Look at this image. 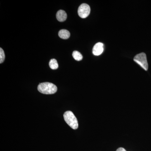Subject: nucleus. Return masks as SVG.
I'll return each mask as SVG.
<instances>
[{
  "mask_svg": "<svg viewBox=\"0 0 151 151\" xmlns=\"http://www.w3.org/2000/svg\"><path fill=\"white\" fill-rule=\"evenodd\" d=\"M134 61L140 65L143 69L147 70L148 69V64L147 60V56L145 53L142 52L137 54L134 58Z\"/></svg>",
  "mask_w": 151,
  "mask_h": 151,
  "instance_id": "3",
  "label": "nucleus"
},
{
  "mask_svg": "<svg viewBox=\"0 0 151 151\" xmlns=\"http://www.w3.org/2000/svg\"><path fill=\"white\" fill-rule=\"evenodd\" d=\"M37 89L40 93L46 94H54L57 91V86L50 82L40 83L38 86Z\"/></svg>",
  "mask_w": 151,
  "mask_h": 151,
  "instance_id": "1",
  "label": "nucleus"
},
{
  "mask_svg": "<svg viewBox=\"0 0 151 151\" xmlns=\"http://www.w3.org/2000/svg\"><path fill=\"white\" fill-rule=\"evenodd\" d=\"M59 37L63 39H67L70 37V33L66 29H61L58 32Z\"/></svg>",
  "mask_w": 151,
  "mask_h": 151,
  "instance_id": "7",
  "label": "nucleus"
},
{
  "mask_svg": "<svg viewBox=\"0 0 151 151\" xmlns=\"http://www.w3.org/2000/svg\"><path fill=\"white\" fill-rule=\"evenodd\" d=\"M90 13V6L87 4H82L78 7V15L81 18H86L89 15Z\"/></svg>",
  "mask_w": 151,
  "mask_h": 151,
  "instance_id": "4",
  "label": "nucleus"
},
{
  "mask_svg": "<svg viewBox=\"0 0 151 151\" xmlns=\"http://www.w3.org/2000/svg\"><path fill=\"white\" fill-rule=\"evenodd\" d=\"M74 59L77 61H80L83 58V56L80 52L77 51H74L72 53Z\"/></svg>",
  "mask_w": 151,
  "mask_h": 151,
  "instance_id": "9",
  "label": "nucleus"
},
{
  "mask_svg": "<svg viewBox=\"0 0 151 151\" xmlns=\"http://www.w3.org/2000/svg\"><path fill=\"white\" fill-rule=\"evenodd\" d=\"M63 117L65 122L72 129H76L78 128V121L71 111L65 112L63 115Z\"/></svg>",
  "mask_w": 151,
  "mask_h": 151,
  "instance_id": "2",
  "label": "nucleus"
},
{
  "mask_svg": "<svg viewBox=\"0 0 151 151\" xmlns=\"http://www.w3.org/2000/svg\"><path fill=\"white\" fill-rule=\"evenodd\" d=\"M56 18L58 21L60 22L65 21L67 18V14L65 11L60 10L57 13Z\"/></svg>",
  "mask_w": 151,
  "mask_h": 151,
  "instance_id": "6",
  "label": "nucleus"
},
{
  "mask_svg": "<svg viewBox=\"0 0 151 151\" xmlns=\"http://www.w3.org/2000/svg\"><path fill=\"white\" fill-rule=\"evenodd\" d=\"M104 45L101 42H98L94 45L92 50V52L94 55L98 56L103 53L104 50Z\"/></svg>",
  "mask_w": 151,
  "mask_h": 151,
  "instance_id": "5",
  "label": "nucleus"
},
{
  "mask_svg": "<svg viewBox=\"0 0 151 151\" xmlns=\"http://www.w3.org/2000/svg\"><path fill=\"white\" fill-rule=\"evenodd\" d=\"M49 66L51 69H53V70L57 69L58 67V64L56 60L55 59L50 60L49 62Z\"/></svg>",
  "mask_w": 151,
  "mask_h": 151,
  "instance_id": "8",
  "label": "nucleus"
},
{
  "mask_svg": "<svg viewBox=\"0 0 151 151\" xmlns=\"http://www.w3.org/2000/svg\"><path fill=\"white\" fill-rule=\"evenodd\" d=\"M5 58V55L3 49L0 48V63H2L4 62Z\"/></svg>",
  "mask_w": 151,
  "mask_h": 151,
  "instance_id": "10",
  "label": "nucleus"
},
{
  "mask_svg": "<svg viewBox=\"0 0 151 151\" xmlns=\"http://www.w3.org/2000/svg\"><path fill=\"white\" fill-rule=\"evenodd\" d=\"M116 151H127L125 149L123 148L122 147L119 148V149H117Z\"/></svg>",
  "mask_w": 151,
  "mask_h": 151,
  "instance_id": "11",
  "label": "nucleus"
}]
</instances>
